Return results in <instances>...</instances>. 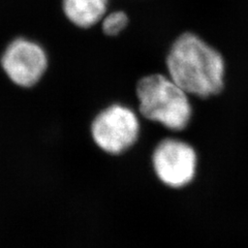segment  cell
Returning <instances> with one entry per match:
<instances>
[{"instance_id": "1", "label": "cell", "mask_w": 248, "mask_h": 248, "mask_svg": "<svg viewBox=\"0 0 248 248\" xmlns=\"http://www.w3.org/2000/svg\"><path fill=\"white\" fill-rule=\"evenodd\" d=\"M167 67L169 77L187 94L209 97L223 88L222 56L195 33L185 32L174 42Z\"/></svg>"}, {"instance_id": "2", "label": "cell", "mask_w": 248, "mask_h": 248, "mask_svg": "<svg viewBox=\"0 0 248 248\" xmlns=\"http://www.w3.org/2000/svg\"><path fill=\"white\" fill-rule=\"evenodd\" d=\"M140 112L146 119L170 130H182L191 118V105L186 93L170 77L155 74L137 85Z\"/></svg>"}, {"instance_id": "3", "label": "cell", "mask_w": 248, "mask_h": 248, "mask_svg": "<svg viewBox=\"0 0 248 248\" xmlns=\"http://www.w3.org/2000/svg\"><path fill=\"white\" fill-rule=\"evenodd\" d=\"M91 135L99 149L112 155L121 154L129 149L139 138L138 116L128 107L112 105L93 120Z\"/></svg>"}, {"instance_id": "4", "label": "cell", "mask_w": 248, "mask_h": 248, "mask_svg": "<svg viewBox=\"0 0 248 248\" xmlns=\"http://www.w3.org/2000/svg\"><path fill=\"white\" fill-rule=\"evenodd\" d=\"M152 166L157 178L165 185L170 188H181L196 176L198 155L188 143L166 139L155 148Z\"/></svg>"}, {"instance_id": "5", "label": "cell", "mask_w": 248, "mask_h": 248, "mask_svg": "<svg viewBox=\"0 0 248 248\" xmlns=\"http://www.w3.org/2000/svg\"><path fill=\"white\" fill-rule=\"evenodd\" d=\"M1 66L13 83L28 88L42 79L48 67V56L40 45L21 37L7 46Z\"/></svg>"}, {"instance_id": "6", "label": "cell", "mask_w": 248, "mask_h": 248, "mask_svg": "<svg viewBox=\"0 0 248 248\" xmlns=\"http://www.w3.org/2000/svg\"><path fill=\"white\" fill-rule=\"evenodd\" d=\"M108 0H63L62 7L66 18L81 28L94 26L107 12Z\"/></svg>"}, {"instance_id": "7", "label": "cell", "mask_w": 248, "mask_h": 248, "mask_svg": "<svg viewBox=\"0 0 248 248\" xmlns=\"http://www.w3.org/2000/svg\"><path fill=\"white\" fill-rule=\"evenodd\" d=\"M128 24L127 15L118 11L108 14L104 18L103 21V30L107 35L115 36L118 35L122 30H124Z\"/></svg>"}]
</instances>
